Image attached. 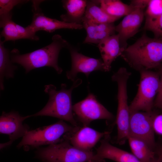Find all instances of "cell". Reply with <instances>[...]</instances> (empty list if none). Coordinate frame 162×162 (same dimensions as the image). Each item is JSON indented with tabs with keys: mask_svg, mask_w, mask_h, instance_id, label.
Returning a JSON list of instances; mask_svg holds the SVG:
<instances>
[{
	"mask_svg": "<svg viewBox=\"0 0 162 162\" xmlns=\"http://www.w3.org/2000/svg\"><path fill=\"white\" fill-rule=\"evenodd\" d=\"M12 17L0 19V27L2 28L1 36L4 38V42L22 39Z\"/></svg>",
	"mask_w": 162,
	"mask_h": 162,
	"instance_id": "obj_23",
	"label": "cell"
},
{
	"mask_svg": "<svg viewBox=\"0 0 162 162\" xmlns=\"http://www.w3.org/2000/svg\"><path fill=\"white\" fill-rule=\"evenodd\" d=\"M35 157L44 162H89L98 160L95 153L80 150L67 141L39 148Z\"/></svg>",
	"mask_w": 162,
	"mask_h": 162,
	"instance_id": "obj_5",
	"label": "cell"
},
{
	"mask_svg": "<svg viewBox=\"0 0 162 162\" xmlns=\"http://www.w3.org/2000/svg\"><path fill=\"white\" fill-rule=\"evenodd\" d=\"M101 8L108 15L118 19L125 16L136 8L118 0H97Z\"/></svg>",
	"mask_w": 162,
	"mask_h": 162,
	"instance_id": "obj_21",
	"label": "cell"
},
{
	"mask_svg": "<svg viewBox=\"0 0 162 162\" xmlns=\"http://www.w3.org/2000/svg\"><path fill=\"white\" fill-rule=\"evenodd\" d=\"M157 114L152 110L137 111L130 113L128 137L142 140L154 150L156 144L153 121Z\"/></svg>",
	"mask_w": 162,
	"mask_h": 162,
	"instance_id": "obj_9",
	"label": "cell"
},
{
	"mask_svg": "<svg viewBox=\"0 0 162 162\" xmlns=\"http://www.w3.org/2000/svg\"><path fill=\"white\" fill-rule=\"evenodd\" d=\"M108 134L100 141L99 146L96 149V157L98 160L107 159L116 162H140L132 154L111 144Z\"/></svg>",
	"mask_w": 162,
	"mask_h": 162,
	"instance_id": "obj_15",
	"label": "cell"
},
{
	"mask_svg": "<svg viewBox=\"0 0 162 162\" xmlns=\"http://www.w3.org/2000/svg\"><path fill=\"white\" fill-rule=\"evenodd\" d=\"M73 111L75 119L83 126H88L95 120H112L114 118L113 115L90 92L85 99L73 105Z\"/></svg>",
	"mask_w": 162,
	"mask_h": 162,
	"instance_id": "obj_8",
	"label": "cell"
},
{
	"mask_svg": "<svg viewBox=\"0 0 162 162\" xmlns=\"http://www.w3.org/2000/svg\"><path fill=\"white\" fill-rule=\"evenodd\" d=\"M131 74L126 68H120L112 76V80L118 85V108L116 123L117 126V141L120 142L127 139L128 136L130 117L128 102L127 84Z\"/></svg>",
	"mask_w": 162,
	"mask_h": 162,
	"instance_id": "obj_6",
	"label": "cell"
},
{
	"mask_svg": "<svg viewBox=\"0 0 162 162\" xmlns=\"http://www.w3.org/2000/svg\"><path fill=\"white\" fill-rule=\"evenodd\" d=\"M108 134V132H100L88 126H78L65 134L63 138L80 150L90 152L101 139Z\"/></svg>",
	"mask_w": 162,
	"mask_h": 162,
	"instance_id": "obj_11",
	"label": "cell"
},
{
	"mask_svg": "<svg viewBox=\"0 0 162 162\" xmlns=\"http://www.w3.org/2000/svg\"><path fill=\"white\" fill-rule=\"evenodd\" d=\"M140 79L138 90L135 98L129 105L130 114L135 112L152 111L154 100L160 87L158 72L150 70L139 71Z\"/></svg>",
	"mask_w": 162,
	"mask_h": 162,
	"instance_id": "obj_7",
	"label": "cell"
},
{
	"mask_svg": "<svg viewBox=\"0 0 162 162\" xmlns=\"http://www.w3.org/2000/svg\"><path fill=\"white\" fill-rule=\"evenodd\" d=\"M150 162H159V161L158 158L155 157Z\"/></svg>",
	"mask_w": 162,
	"mask_h": 162,
	"instance_id": "obj_32",
	"label": "cell"
},
{
	"mask_svg": "<svg viewBox=\"0 0 162 162\" xmlns=\"http://www.w3.org/2000/svg\"><path fill=\"white\" fill-rule=\"evenodd\" d=\"M82 82L81 79H76L69 89L67 88L65 84L62 83L61 89L58 90L53 85H45L44 91L49 96L48 101L42 109L30 115L31 117L51 116L67 122L74 127L79 126L74 115L71 96L73 90Z\"/></svg>",
	"mask_w": 162,
	"mask_h": 162,
	"instance_id": "obj_3",
	"label": "cell"
},
{
	"mask_svg": "<svg viewBox=\"0 0 162 162\" xmlns=\"http://www.w3.org/2000/svg\"><path fill=\"white\" fill-rule=\"evenodd\" d=\"M82 25L87 32L84 43L98 44L104 39L115 34L116 26L114 23H99L83 20Z\"/></svg>",
	"mask_w": 162,
	"mask_h": 162,
	"instance_id": "obj_16",
	"label": "cell"
},
{
	"mask_svg": "<svg viewBox=\"0 0 162 162\" xmlns=\"http://www.w3.org/2000/svg\"><path fill=\"white\" fill-rule=\"evenodd\" d=\"M31 117L30 115L22 116L17 112H2L0 117V133L8 135L9 140L0 144L1 149L10 146L16 140L26 134L30 130L29 127L23 122Z\"/></svg>",
	"mask_w": 162,
	"mask_h": 162,
	"instance_id": "obj_10",
	"label": "cell"
},
{
	"mask_svg": "<svg viewBox=\"0 0 162 162\" xmlns=\"http://www.w3.org/2000/svg\"><path fill=\"white\" fill-rule=\"evenodd\" d=\"M149 0H132L130 4L135 8H139L144 9L147 7Z\"/></svg>",
	"mask_w": 162,
	"mask_h": 162,
	"instance_id": "obj_30",
	"label": "cell"
},
{
	"mask_svg": "<svg viewBox=\"0 0 162 162\" xmlns=\"http://www.w3.org/2000/svg\"><path fill=\"white\" fill-rule=\"evenodd\" d=\"M153 127L155 133L162 135V113L155 116L153 121Z\"/></svg>",
	"mask_w": 162,
	"mask_h": 162,
	"instance_id": "obj_29",
	"label": "cell"
},
{
	"mask_svg": "<svg viewBox=\"0 0 162 162\" xmlns=\"http://www.w3.org/2000/svg\"><path fill=\"white\" fill-rule=\"evenodd\" d=\"M127 139L132 154L140 162H150L155 157L154 151L144 141L131 137Z\"/></svg>",
	"mask_w": 162,
	"mask_h": 162,
	"instance_id": "obj_22",
	"label": "cell"
},
{
	"mask_svg": "<svg viewBox=\"0 0 162 162\" xmlns=\"http://www.w3.org/2000/svg\"><path fill=\"white\" fill-rule=\"evenodd\" d=\"M4 42L0 40V87L4 89V79L13 78L17 67L14 64L10 57L9 50L4 46Z\"/></svg>",
	"mask_w": 162,
	"mask_h": 162,
	"instance_id": "obj_19",
	"label": "cell"
},
{
	"mask_svg": "<svg viewBox=\"0 0 162 162\" xmlns=\"http://www.w3.org/2000/svg\"><path fill=\"white\" fill-rule=\"evenodd\" d=\"M69 44L61 35L56 34L52 36L50 44L22 54L18 50L14 49L10 52V57L13 63L20 64L24 68L26 74L34 69L49 67L53 68L60 74L63 70L58 64L59 53L63 48H67Z\"/></svg>",
	"mask_w": 162,
	"mask_h": 162,
	"instance_id": "obj_1",
	"label": "cell"
},
{
	"mask_svg": "<svg viewBox=\"0 0 162 162\" xmlns=\"http://www.w3.org/2000/svg\"><path fill=\"white\" fill-rule=\"evenodd\" d=\"M118 20L107 14L101 8L97 0L87 1L86 9L82 20L104 23H114Z\"/></svg>",
	"mask_w": 162,
	"mask_h": 162,
	"instance_id": "obj_20",
	"label": "cell"
},
{
	"mask_svg": "<svg viewBox=\"0 0 162 162\" xmlns=\"http://www.w3.org/2000/svg\"><path fill=\"white\" fill-rule=\"evenodd\" d=\"M16 26L22 39H28L34 40H39V38L36 35V33L28 26L24 27L16 23Z\"/></svg>",
	"mask_w": 162,
	"mask_h": 162,
	"instance_id": "obj_27",
	"label": "cell"
},
{
	"mask_svg": "<svg viewBox=\"0 0 162 162\" xmlns=\"http://www.w3.org/2000/svg\"><path fill=\"white\" fill-rule=\"evenodd\" d=\"M89 162H105L104 160H98L93 161Z\"/></svg>",
	"mask_w": 162,
	"mask_h": 162,
	"instance_id": "obj_33",
	"label": "cell"
},
{
	"mask_svg": "<svg viewBox=\"0 0 162 162\" xmlns=\"http://www.w3.org/2000/svg\"><path fill=\"white\" fill-rule=\"evenodd\" d=\"M25 0H0V19L12 16V10L15 6L26 3Z\"/></svg>",
	"mask_w": 162,
	"mask_h": 162,
	"instance_id": "obj_25",
	"label": "cell"
},
{
	"mask_svg": "<svg viewBox=\"0 0 162 162\" xmlns=\"http://www.w3.org/2000/svg\"><path fill=\"white\" fill-rule=\"evenodd\" d=\"M75 127L60 120L52 124L30 130L22 137L17 147L28 151L42 146L58 143L63 140L62 136L72 131Z\"/></svg>",
	"mask_w": 162,
	"mask_h": 162,
	"instance_id": "obj_4",
	"label": "cell"
},
{
	"mask_svg": "<svg viewBox=\"0 0 162 162\" xmlns=\"http://www.w3.org/2000/svg\"><path fill=\"white\" fill-rule=\"evenodd\" d=\"M44 1H32L33 16L32 22L28 26L35 32L42 30L52 33L60 29H81L83 28L82 24L68 23L46 16L40 7V4Z\"/></svg>",
	"mask_w": 162,
	"mask_h": 162,
	"instance_id": "obj_12",
	"label": "cell"
},
{
	"mask_svg": "<svg viewBox=\"0 0 162 162\" xmlns=\"http://www.w3.org/2000/svg\"><path fill=\"white\" fill-rule=\"evenodd\" d=\"M146 8L145 22L155 19L162 14V0H149Z\"/></svg>",
	"mask_w": 162,
	"mask_h": 162,
	"instance_id": "obj_24",
	"label": "cell"
},
{
	"mask_svg": "<svg viewBox=\"0 0 162 162\" xmlns=\"http://www.w3.org/2000/svg\"><path fill=\"white\" fill-rule=\"evenodd\" d=\"M158 157L157 158L159 162H162V146L158 148L156 152Z\"/></svg>",
	"mask_w": 162,
	"mask_h": 162,
	"instance_id": "obj_31",
	"label": "cell"
},
{
	"mask_svg": "<svg viewBox=\"0 0 162 162\" xmlns=\"http://www.w3.org/2000/svg\"><path fill=\"white\" fill-rule=\"evenodd\" d=\"M105 71H109L112 62L121 56L124 50L121 47L118 34L110 36L98 44Z\"/></svg>",
	"mask_w": 162,
	"mask_h": 162,
	"instance_id": "obj_17",
	"label": "cell"
},
{
	"mask_svg": "<svg viewBox=\"0 0 162 162\" xmlns=\"http://www.w3.org/2000/svg\"><path fill=\"white\" fill-rule=\"evenodd\" d=\"M70 52L71 61V68L66 72L67 78L74 81L78 73H82L88 77L92 72L101 70L105 71L102 60L84 55L73 48L69 44L67 48Z\"/></svg>",
	"mask_w": 162,
	"mask_h": 162,
	"instance_id": "obj_13",
	"label": "cell"
},
{
	"mask_svg": "<svg viewBox=\"0 0 162 162\" xmlns=\"http://www.w3.org/2000/svg\"><path fill=\"white\" fill-rule=\"evenodd\" d=\"M157 68L160 79V87L159 92L154 101V106L156 107L162 109V64Z\"/></svg>",
	"mask_w": 162,
	"mask_h": 162,
	"instance_id": "obj_28",
	"label": "cell"
},
{
	"mask_svg": "<svg viewBox=\"0 0 162 162\" xmlns=\"http://www.w3.org/2000/svg\"><path fill=\"white\" fill-rule=\"evenodd\" d=\"M144 28L152 32L155 38L162 37V14L155 19L145 22Z\"/></svg>",
	"mask_w": 162,
	"mask_h": 162,
	"instance_id": "obj_26",
	"label": "cell"
},
{
	"mask_svg": "<svg viewBox=\"0 0 162 162\" xmlns=\"http://www.w3.org/2000/svg\"><path fill=\"white\" fill-rule=\"evenodd\" d=\"M63 7L66 12L61 16L64 22L82 24L86 9L87 1L64 0L62 1Z\"/></svg>",
	"mask_w": 162,
	"mask_h": 162,
	"instance_id": "obj_18",
	"label": "cell"
},
{
	"mask_svg": "<svg viewBox=\"0 0 162 162\" xmlns=\"http://www.w3.org/2000/svg\"><path fill=\"white\" fill-rule=\"evenodd\" d=\"M143 9L136 8L131 13L124 16L116 26V31L119 36L121 47L124 50L127 47L128 39L138 31L145 16Z\"/></svg>",
	"mask_w": 162,
	"mask_h": 162,
	"instance_id": "obj_14",
	"label": "cell"
},
{
	"mask_svg": "<svg viewBox=\"0 0 162 162\" xmlns=\"http://www.w3.org/2000/svg\"><path fill=\"white\" fill-rule=\"evenodd\" d=\"M121 56L139 71L157 68L162 63V38H152L144 34L125 49Z\"/></svg>",
	"mask_w": 162,
	"mask_h": 162,
	"instance_id": "obj_2",
	"label": "cell"
}]
</instances>
